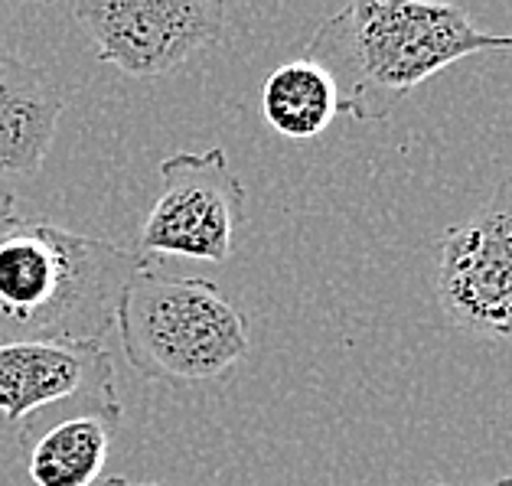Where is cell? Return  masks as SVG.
Instances as JSON below:
<instances>
[{
  "label": "cell",
  "instance_id": "1",
  "mask_svg": "<svg viewBox=\"0 0 512 486\" xmlns=\"http://www.w3.org/2000/svg\"><path fill=\"white\" fill-rule=\"evenodd\" d=\"M477 53H512V36L483 33L457 4L424 0H359L307 43V59L327 69L340 111L356 121H385L418 85Z\"/></svg>",
  "mask_w": 512,
  "mask_h": 486
},
{
  "label": "cell",
  "instance_id": "2",
  "mask_svg": "<svg viewBox=\"0 0 512 486\" xmlns=\"http://www.w3.org/2000/svg\"><path fill=\"white\" fill-rule=\"evenodd\" d=\"M147 261L43 219L0 232V343H102Z\"/></svg>",
  "mask_w": 512,
  "mask_h": 486
},
{
  "label": "cell",
  "instance_id": "3",
  "mask_svg": "<svg viewBox=\"0 0 512 486\" xmlns=\"http://www.w3.org/2000/svg\"><path fill=\"white\" fill-rule=\"evenodd\" d=\"M121 346L137 376L164 385H206L242 363L252 330L239 307L206 278L137 271L121 297Z\"/></svg>",
  "mask_w": 512,
  "mask_h": 486
},
{
  "label": "cell",
  "instance_id": "4",
  "mask_svg": "<svg viewBox=\"0 0 512 486\" xmlns=\"http://www.w3.org/2000/svg\"><path fill=\"white\" fill-rule=\"evenodd\" d=\"M160 193L141 229L137 255L196 258L222 265L235 248L245 216V183L235 177L222 147L180 151L157 167Z\"/></svg>",
  "mask_w": 512,
  "mask_h": 486
},
{
  "label": "cell",
  "instance_id": "5",
  "mask_svg": "<svg viewBox=\"0 0 512 486\" xmlns=\"http://www.w3.org/2000/svg\"><path fill=\"white\" fill-rule=\"evenodd\" d=\"M437 301L480 340L512 343V177L437 248Z\"/></svg>",
  "mask_w": 512,
  "mask_h": 486
},
{
  "label": "cell",
  "instance_id": "6",
  "mask_svg": "<svg viewBox=\"0 0 512 486\" xmlns=\"http://www.w3.org/2000/svg\"><path fill=\"white\" fill-rule=\"evenodd\" d=\"M72 17L98 59L131 79H157L209 53L226 33L219 0H79Z\"/></svg>",
  "mask_w": 512,
  "mask_h": 486
},
{
  "label": "cell",
  "instance_id": "7",
  "mask_svg": "<svg viewBox=\"0 0 512 486\" xmlns=\"http://www.w3.org/2000/svg\"><path fill=\"white\" fill-rule=\"evenodd\" d=\"M79 405V411L121 418L115 359L105 343H0V411L23 425L43 408Z\"/></svg>",
  "mask_w": 512,
  "mask_h": 486
},
{
  "label": "cell",
  "instance_id": "8",
  "mask_svg": "<svg viewBox=\"0 0 512 486\" xmlns=\"http://www.w3.org/2000/svg\"><path fill=\"white\" fill-rule=\"evenodd\" d=\"M62 111V85L43 66L0 49V177L40 173Z\"/></svg>",
  "mask_w": 512,
  "mask_h": 486
},
{
  "label": "cell",
  "instance_id": "9",
  "mask_svg": "<svg viewBox=\"0 0 512 486\" xmlns=\"http://www.w3.org/2000/svg\"><path fill=\"white\" fill-rule=\"evenodd\" d=\"M115 425V418L92 415V411L62 415L30 447V480L36 486H95L108 464Z\"/></svg>",
  "mask_w": 512,
  "mask_h": 486
},
{
  "label": "cell",
  "instance_id": "10",
  "mask_svg": "<svg viewBox=\"0 0 512 486\" xmlns=\"http://www.w3.org/2000/svg\"><path fill=\"white\" fill-rule=\"evenodd\" d=\"M261 115L281 137L291 141H310L330 128L340 115L336 85L314 59L284 62L265 79L261 89Z\"/></svg>",
  "mask_w": 512,
  "mask_h": 486
},
{
  "label": "cell",
  "instance_id": "11",
  "mask_svg": "<svg viewBox=\"0 0 512 486\" xmlns=\"http://www.w3.org/2000/svg\"><path fill=\"white\" fill-rule=\"evenodd\" d=\"M14 219H17V213H14V196H10L7 190H0V232H4Z\"/></svg>",
  "mask_w": 512,
  "mask_h": 486
},
{
  "label": "cell",
  "instance_id": "12",
  "mask_svg": "<svg viewBox=\"0 0 512 486\" xmlns=\"http://www.w3.org/2000/svg\"><path fill=\"white\" fill-rule=\"evenodd\" d=\"M95 486H164V483H137V480H124V477H108V480H98Z\"/></svg>",
  "mask_w": 512,
  "mask_h": 486
},
{
  "label": "cell",
  "instance_id": "13",
  "mask_svg": "<svg viewBox=\"0 0 512 486\" xmlns=\"http://www.w3.org/2000/svg\"><path fill=\"white\" fill-rule=\"evenodd\" d=\"M437 486H451V483H437ZM486 486H512V477H499V480L486 483Z\"/></svg>",
  "mask_w": 512,
  "mask_h": 486
}]
</instances>
